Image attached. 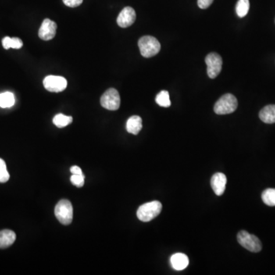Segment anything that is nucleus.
I'll return each mask as SVG.
<instances>
[{"label": "nucleus", "mask_w": 275, "mask_h": 275, "mask_svg": "<svg viewBox=\"0 0 275 275\" xmlns=\"http://www.w3.org/2000/svg\"><path fill=\"white\" fill-rule=\"evenodd\" d=\"M138 48L144 58L155 56L161 50V44L157 38L152 36H143L138 40Z\"/></svg>", "instance_id": "f257e3e1"}, {"label": "nucleus", "mask_w": 275, "mask_h": 275, "mask_svg": "<svg viewBox=\"0 0 275 275\" xmlns=\"http://www.w3.org/2000/svg\"><path fill=\"white\" fill-rule=\"evenodd\" d=\"M162 205L159 201H152L143 204L137 210V216L142 222H150L162 212Z\"/></svg>", "instance_id": "f03ea898"}, {"label": "nucleus", "mask_w": 275, "mask_h": 275, "mask_svg": "<svg viewBox=\"0 0 275 275\" xmlns=\"http://www.w3.org/2000/svg\"><path fill=\"white\" fill-rule=\"evenodd\" d=\"M238 107V101L234 95L226 94L214 105V112L218 115H226L234 112Z\"/></svg>", "instance_id": "7ed1b4c3"}, {"label": "nucleus", "mask_w": 275, "mask_h": 275, "mask_svg": "<svg viewBox=\"0 0 275 275\" xmlns=\"http://www.w3.org/2000/svg\"><path fill=\"white\" fill-rule=\"evenodd\" d=\"M55 213L60 223L65 226L70 225L73 221V216L71 203L68 200H61L55 206Z\"/></svg>", "instance_id": "20e7f679"}, {"label": "nucleus", "mask_w": 275, "mask_h": 275, "mask_svg": "<svg viewBox=\"0 0 275 275\" xmlns=\"http://www.w3.org/2000/svg\"><path fill=\"white\" fill-rule=\"evenodd\" d=\"M237 240L241 246L251 252H259L262 249V244L259 239L248 232L241 230L238 233Z\"/></svg>", "instance_id": "39448f33"}, {"label": "nucleus", "mask_w": 275, "mask_h": 275, "mask_svg": "<svg viewBox=\"0 0 275 275\" xmlns=\"http://www.w3.org/2000/svg\"><path fill=\"white\" fill-rule=\"evenodd\" d=\"M120 96L116 89L107 90L101 97V105L108 110H117L120 106Z\"/></svg>", "instance_id": "423d86ee"}, {"label": "nucleus", "mask_w": 275, "mask_h": 275, "mask_svg": "<svg viewBox=\"0 0 275 275\" xmlns=\"http://www.w3.org/2000/svg\"><path fill=\"white\" fill-rule=\"evenodd\" d=\"M206 64L207 65V74L209 78H216L220 73L223 66V59L217 53H210L206 57Z\"/></svg>", "instance_id": "0eeeda50"}, {"label": "nucleus", "mask_w": 275, "mask_h": 275, "mask_svg": "<svg viewBox=\"0 0 275 275\" xmlns=\"http://www.w3.org/2000/svg\"><path fill=\"white\" fill-rule=\"evenodd\" d=\"M44 88L52 93H60L64 91L68 87V81L63 76H46L43 81Z\"/></svg>", "instance_id": "6e6552de"}, {"label": "nucleus", "mask_w": 275, "mask_h": 275, "mask_svg": "<svg viewBox=\"0 0 275 275\" xmlns=\"http://www.w3.org/2000/svg\"><path fill=\"white\" fill-rule=\"evenodd\" d=\"M57 24L51 19H45L38 31V36L44 41H49L56 35Z\"/></svg>", "instance_id": "1a4fd4ad"}, {"label": "nucleus", "mask_w": 275, "mask_h": 275, "mask_svg": "<svg viewBox=\"0 0 275 275\" xmlns=\"http://www.w3.org/2000/svg\"><path fill=\"white\" fill-rule=\"evenodd\" d=\"M136 19V11L127 6L121 11L117 18V24L121 28H128L134 23Z\"/></svg>", "instance_id": "9d476101"}, {"label": "nucleus", "mask_w": 275, "mask_h": 275, "mask_svg": "<svg viewBox=\"0 0 275 275\" xmlns=\"http://www.w3.org/2000/svg\"><path fill=\"white\" fill-rule=\"evenodd\" d=\"M211 187L217 196L223 195L226 190L227 178L223 173H216L211 178Z\"/></svg>", "instance_id": "9b49d317"}, {"label": "nucleus", "mask_w": 275, "mask_h": 275, "mask_svg": "<svg viewBox=\"0 0 275 275\" xmlns=\"http://www.w3.org/2000/svg\"><path fill=\"white\" fill-rule=\"evenodd\" d=\"M171 263L175 270L182 271L188 266L189 258L184 254L176 253L171 258Z\"/></svg>", "instance_id": "f8f14e48"}, {"label": "nucleus", "mask_w": 275, "mask_h": 275, "mask_svg": "<svg viewBox=\"0 0 275 275\" xmlns=\"http://www.w3.org/2000/svg\"><path fill=\"white\" fill-rule=\"evenodd\" d=\"M16 240V235L12 230L4 229L0 231V248H6L11 246Z\"/></svg>", "instance_id": "ddd939ff"}, {"label": "nucleus", "mask_w": 275, "mask_h": 275, "mask_svg": "<svg viewBox=\"0 0 275 275\" xmlns=\"http://www.w3.org/2000/svg\"><path fill=\"white\" fill-rule=\"evenodd\" d=\"M259 118L267 124L275 123V105H269L264 107L260 111Z\"/></svg>", "instance_id": "4468645a"}, {"label": "nucleus", "mask_w": 275, "mask_h": 275, "mask_svg": "<svg viewBox=\"0 0 275 275\" xmlns=\"http://www.w3.org/2000/svg\"><path fill=\"white\" fill-rule=\"evenodd\" d=\"M142 129V119L140 116H133L128 119L126 129L129 133L138 135Z\"/></svg>", "instance_id": "2eb2a0df"}, {"label": "nucleus", "mask_w": 275, "mask_h": 275, "mask_svg": "<svg viewBox=\"0 0 275 275\" xmlns=\"http://www.w3.org/2000/svg\"><path fill=\"white\" fill-rule=\"evenodd\" d=\"M2 46L5 50L9 48L13 49H20L23 46V42L19 37H5L2 41Z\"/></svg>", "instance_id": "dca6fc26"}, {"label": "nucleus", "mask_w": 275, "mask_h": 275, "mask_svg": "<svg viewBox=\"0 0 275 275\" xmlns=\"http://www.w3.org/2000/svg\"><path fill=\"white\" fill-rule=\"evenodd\" d=\"M15 102V97L11 92H4L0 94V107L10 108L14 105Z\"/></svg>", "instance_id": "f3484780"}, {"label": "nucleus", "mask_w": 275, "mask_h": 275, "mask_svg": "<svg viewBox=\"0 0 275 275\" xmlns=\"http://www.w3.org/2000/svg\"><path fill=\"white\" fill-rule=\"evenodd\" d=\"M73 122L72 116H65L64 114H58L53 119L54 124L58 128L66 127L68 125H70Z\"/></svg>", "instance_id": "a211bd4d"}, {"label": "nucleus", "mask_w": 275, "mask_h": 275, "mask_svg": "<svg viewBox=\"0 0 275 275\" xmlns=\"http://www.w3.org/2000/svg\"><path fill=\"white\" fill-rule=\"evenodd\" d=\"M249 8V0H239L238 2L236 4V13L238 15L239 17H244L248 14Z\"/></svg>", "instance_id": "6ab92c4d"}, {"label": "nucleus", "mask_w": 275, "mask_h": 275, "mask_svg": "<svg viewBox=\"0 0 275 275\" xmlns=\"http://www.w3.org/2000/svg\"><path fill=\"white\" fill-rule=\"evenodd\" d=\"M263 202L269 206H275V189L269 188L264 190L262 194Z\"/></svg>", "instance_id": "aec40b11"}, {"label": "nucleus", "mask_w": 275, "mask_h": 275, "mask_svg": "<svg viewBox=\"0 0 275 275\" xmlns=\"http://www.w3.org/2000/svg\"><path fill=\"white\" fill-rule=\"evenodd\" d=\"M155 101L160 106L166 107V108L170 106L172 104L169 93L167 90H162L160 92L159 94L157 95Z\"/></svg>", "instance_id": "412c9836"}, {"label": "nucleus", "mask_w": 275, "mask_h": 275, "mask_svg": "<svg viewBox=\"0 0 275 275\" xmlns=\"http://www.w3.org/2000/svg\"><path fill=\"white\" fill-rule=\"evenodd\" d=\"M10 175L7 171L6 165L2 158H0V183H5L9 180Z\"/></svg>", "instance_id": "4be33fe9"}, {"label": "nucleus", "mask_w": 275, "mask_h": 275, "mask_svg": "<svg viewBox=\"0 0 275 275\" xmlns=\"http://www.w3.org/2000/svg\"><path fill=\"white\" fill-rule=\"evenodd\" d=\"M84 180H85V177L83 174H73L70 177L71 183L77 187H83L84 184Z\"/></svg>", "instance_id": "5701e85b"}, {"label": "nucleus", "mask_w": 275, "mask_h": 275, "mask_svg": "<svg viewBox=\"0 0 275 275\" xmlns=\"http://www.w3.org/2000/svg\"><path fill=\"white\" fill-rule=\"evenodd\" d=\"M63 2L67 6L75 8L81 5L83 0H63Z\"/></svg>", "instance_id": "b1692460"}, {"label": "nucleus", "mask_w": 275, "mask_h": 275, "mask_svg": "<svg viewBox=\"0 0 275 275\" xmlns=\"http://www.w3.org/2000/svg\"><path fill=\"white\" fill-rule=\"evenodd\" d=\"M213 0H198L197 4L201 9H205L209 8Z\"/></svg>", "instance_id": "393cba45"}, {"label": "nucleus", "mask_w": 275, "mask_h": 275, "mask_svg": "<svg viewBox=\"0 0 275 275\" xmlns=\"http://www.w3.org/2000/svg\"><path fill=\"white\" fill-rule=\"evenodd\" d=\"M70 172H71L72 174H83L81 168L78 166L71 167V168H70Z\"/></svg>", "instance_id": "a878e982"}]
</instances>
